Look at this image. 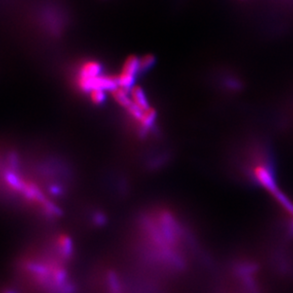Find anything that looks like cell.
<instances>
[{
	"mask_svg": "<svg viewBox=\"0 0 293 293\" xmlns=\"http://www.w3.org/2000/svg\"><path fill=\"white\" fill-rule=\"evenodd\" d=\"M101 75L100 65L95 61H88L79 68L76 78L77 86L82 91L89 93L92 89H95L97 82Z\"/></svg>",
	"mask_w": 293,
	"mask_h": 293,
	"instance_id": "1",
	"label": "cell"
},
{
	"mask_svg": "<svg viewBox=\"0 0 293 293\" xmlns=\"http://www.w3.org/2000/svg\"><path fill=\"white\" fill-rule=\"evenodd\" d=\"M154 63V58L151 55H145L139 58V68L140 70H144L151 67Z\"/></svg>",
	"mask_w": 293,
	"mask_h": 293,
	"instance_id": "5",
	"label": "cell"
},
{
	"mask_svg": "<svg viewBox=\"0 0 293 293\" xmlns=\"http://www.w3.org/2000/svg\"><path fill=\"white\" fill-rule=\"evenodd\" d=\"M89 95H90V99L93 103L100 104V103H103L104 99H105V90L100 89V88H95L89 92Z\"/></svg>",
	"mask_w": 293,
	"mask_h": 293,
	"instance_id": "4",
	"label": "cell"
},
{
	"mask_svg": "<svg viewBox=\"0 0 293 293\" xmlns=\"http://www.w3.org/2000/svg\"><path fill=\"white\" fill-rule=\"evenodd\" d=\"M129 94H130L131 102L136 107L141 110H146L150 107L147 102L144 91L141 88L139 87H133L129 90Z\"/></svg>",
	"mask_w": 293,
	"mask_h": 293,
	"instance_id": "3",
	"label": "cell"
},
{
	"mask_svg": "<svg viewBox=\"0 0 293 293\" xmlns=\"http://www.w3.org/2000/svg\"><path fill=\"white\" fill-rule=\"evenodd\" d=\"M139 70H140L139 58L130 56L127 60H125L121 72L116 76L118 87L125 88L126 90H130L134 87L135 78Z\"/></svg>",
	"mask_w": 293,
	"mask_h": 293,
	"instance_id": "2",
	"label": "cell"
}]
</instances>
